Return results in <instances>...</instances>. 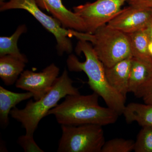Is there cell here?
I'll return each mask as SVG.
<instances>
[{
  "mask_svg": "<svg viewBox=\"0 0 152 152\" xmlns=\"http://www.w3.org/2000/svg\"><path fill=\"white\" fill-rule=\"evenodd\" d=\"M133 56L119 62L111 67H105L107 80L110 85L126 99Z\"/></svg>",
  "mask_w": 152,
  "mask_h": 152,
  "instance_id": "8fae6325",
  "label": "cell"
},
{
  "mask_svg": "<svg viewBox=\"0 0 152 152\" xmlns=\"http://www.w3.org/2000/svg\"><path fill=\"white\" fill-rule=\"evenodd\" d=\"M4 1V0H0V3Z\"/></svg>",
  "mask_w": 152,
  "mask_h": 152,
  "instance_id": "cb8c5ba5",
  "label": "cell"
},
{
  "mask_svg": "<svg viewBox=\"0 0 152 152\" xmlns=\"http://www.w3.org/2000/svg\"><path fill=\"white\" fill-rule=\"evenodd\" d=\"M133 57L152 63V57L148 51L149 42L148 28L129 34Z\"/></svg>",
  "mask_w": 152,
  "mask_h": 152,
  "instance_id": "2e32d148",
  "label": "cell"
},
{
  "mask_svg": "<svg viewBox=\"0 0 152 152\" xmlns=\"http://www.w3.org/2000/svg\"><path fill=\"white\" fill-rule=\"evenodd\" d=\"M75 51L78 55L83 53L86 61H80L75 55H69L66 61L69 70L85 72L88 79V83L90 88L103 99L107 107L119 115H122L126 99L109 84L104 66L96 54L92 44L88 41L80 40Z\"/></svg>",
  "mask_w": 152,
  "mask_h": 152,
  "instance_id": "6da1fadb",
  "label": "cell"
},
{
  "mask_svg": "<svg viewBox=\"0 0 152 152\" xmlns=\"http://www.w3.org/2000/svg\"><path fill=\"white\" fill-rule=\"evenodd\" d=\"M134 94L136 97L141 98L145 103L152 104V78L140 86Z\"/></svg>",
  "mask_w": 152,
  "mask_h": 152,
  "instance_id": "44dd1931",
  "label": "cell"
},
{
  "mask_svg": "<svg viewBox=\"0 0 152 152\" xmlns=\"http://www.w3.org/2000/svg\"><path fill=\"white\" fill-rule=\"evenodd\" d=\"M33 97L32 93H18L11 91L0 86V124L6 128L9 123V114L12 109L23 101Z\"/></svg>",
  "mask_w": 152,
  "mask_h": 152,
  "instance_id": "7c38bea8",
  "label": "cell"
},
{
  "mask_svg": "<svg viewBox=\"0 0 152 152\" xmlns=\"http://www.w3.org/2000/svg\"><path fill=\"white\" fill-rule=\"evenodd\" d=\"M26 63L10 55L0 56V77L6 86L16 83L24 71Z\"/></svg>",
  "mask_w": 152,
  "mask_h": 152,
  "instance_id": "9a60e30c",
  "label": "cell"
},
{
  "mask_svg": "<svg viewBox=\"0 0 152 152\" xmlns=\"http://www.w3.org/2000/svg\"><path fill=\"white\" fill-rule=\"evenodd\" d=\"M0 4L1 12L21 9L27 11L34 17L45 28L54 36L59 56H62L64 53L70 54L72 51V44L70 39L72 37H75L79 40L89 41L90 34L63 27L58 20L49 16L41 10L35 0H10L0 3Z\"/></svg>",
  "mask_w": 152,
  "mask_h": 152,
  "instance_id": "277c9868",
  "label": "cell"
},
{
  "mask_svg": "<svg viewBox=\"0 0 152 152\" xmlns=\"http://www.w3.org/2000/svg\"><path fill=\"white\" fill-rule=\"evenodd\" d=\"M60 69L52 64L39 72L26 70L16 82L15 86L33 94L35 101L45 96L51 88L58 77Z\"/></svg>",
  "mask_w": 152,
  "mask_h": 152,
  "instance_id": "ba28073f",
  "label": "cell"
},
{
  "mask_svg": "<svg viewBox=\"0 0 152 152\" xmlns=\"http://www.w3.org/2000/svg\"><path fill=\"white\" fill-rule=\"evenodd\" d=\"M99 97L94 92L88 95H67L61 103L49 111L48 115H54L61 125L96 124L103 126L115 124L119 115L108 107L100 106Z\"/></svg>",
  "mask_w": 152,
  "mask_h": 152,
  "instance_id": "7a4b0ae2",
  "label": "cell"
},
{
  "mask_svg": "<svg viewBox=\"0 0 152 152\" xmlns=\"http://www.w3.org/2000/svg\"><path fill=\"white\" fill-rule=\"evenodd\" d=\"M130 6L152 9V0H128Z\"/></svg>",
  "mask_w": 152,
  "mask_h": 152,
  "instance_id": "7402d4cb",
  "label": "cell"
},
{
  "mask_svg": "<svg viewBox=\"0 0 152 152\" xmlns=\"http://www.w3.org/2000/svg\"><path fill=\"white\" fill-rule=\"evenodd\" d=\"M148 51L151 56L152 57V41H149L148 44Z\"/></svg>",
  "mask_w": 152,
  "mask_h": 152,
  "instance_id": "603a6c76",
  "label": "cell"
},
{
  "mask_svg": "<svg viewBox=\"0 0 152 152\" xmlns=\"http://www.w3.org/2000/svg\"><path fill=\"white\" fill-rule=\"evenodd\" d=\"M128 0H96L74 7V12L86 25V33L94 34L99 28L107 24L121 10Z\"/></svg>",
  "mask_w": 152,
  "mask_h": 152,
  "instance_id": "52a82bcc",
  "label": "cell"
},
{
  "mask_svg": "<svg viewBox=\"0 0 152 152\" xmlns=\"http://www.w3.org/2000/svg\"><path fill=\"white\" fill-rule=\"evenodd\" d=\"M122 115L128 124L135 122L142 127H152V104L130 103L125 106Z\"/></svg>",
  "mask_w": 152,
  "mask_h": 152,
  "instance_id": "4fadbf2b",
  "label": "cell"
},
{
  "mask_svg": "<svg viewBox=\"0 0 152 152\" xmlns=\"http://www.w3.org/2000/svg\"><path fill=\"white\" fill-rule=\"evenodd\" d=\"M58 152H101L105 140L102 126L61 125Z\"/></svg>",
  "mask_w": 152,
  "mask_h": 152,
  "instance_id": "8992f818",
  "label": "cell"
},
{
  "mask_svg": "<svg viewBox=\"0 0 152 152\" xmlns=\"http://www.w3.org/2000/svg\"><path fill=\"white\" fill-rule=\"evenodd\" d=\"M38 6L50 13L64 28L86 32V28L83 19L75 12L69 10L62 0H35Z\"/></svg>",
  "mask_w": 152,
  "mask_h": 152,
  "instance_id": "30bf717a",
  "label": "cell"
},
{
  "mask_svg": "<svg viewBox=\"0 0 152 152\" xmlns=\"http://www.w3.org/2000/svg\"><path fill=\"white\" fill-rule=\"evenodd\" d=\"M135 152H152V127H142L134 142Z\"/></svg>",
  "mask_w": 152,
  "mask_h": 152,
  "instance_id": "ac0fdd59",
  "label": "cell"
},
{
  "mask_svg": "<svg viewBox=\"0 0 152 152\" xmlns=\"http://www.w3.org/2000/svg\"><path fill=\"white\" fill-rule=\"evenodd\" d=\"M73 83L65 69L45 96L35 102L30 100L24 108L15 107L11 111V117L21 124L22 127L26 129V134L33 135L41 120L48 116L49 111L56 107L60 100L67 95L80 94Z\"/></svg>",
  "mask_w": 152,
  "mask_h": 152,
  "instance_id": "3957f363",
  "label": "cell"
},
{
  "mask_svg": "<svg viewBox=\"0 0 152 152\" xmlns=\"http://www.w3.org/2000/svg\"><path fill=\"white\" fill-rule=\"evenodd\" d=\"M152 78V63L133 57L129 81V93L134 94L140 86Z\"/></svg>",
  "mask_w": 152,
  "mask_h": 152,
  "instance_id": "5bb4252c",
  "label": "cell"
},
{
  "mask_svg": "<svg viewBox=\"0 0 152 152\" xmlns=\"http://www.w3.org/2000/svg\"><path fill=\"white\" fill-rule=\"evenodd\" d=\"M152 22V9L130 5L122 9L107 25L129 34L148 28Z\"/></svg>",
  "mask_w": 152,
  "mask_h": 152,
  "instance_id": "9c48e42d",
  "label": "cell"
},
{
  "mask_svg": "<svg viewBox=\"0 0 152 152\" xmlns=\"http://www.w3.org/2000/svg\"><path fill=\"white\" fill-rule=\"evenodd\" d=\"M18 143L25 152H43L34 140L33 135L26 134L20 136L18 140Z\"/></svg>",
  "mask_w": 152,
  "mask_h": 152,
  "instance_id": "ffe728a7",
  "label": "cell"
},
{
  "mask_svg": "<svg viewBox=\"0 0 152 152\" xmlns=\"http://www.w3.org/2000/svg\"><path fill=\"white\" fill-rule=\"evenodd\" d=\"M133 140L115 138L105 142L101 152H130L134 151Z\"/></svg>",
  "mask_w": 152,
  "mask_h": 152,
  "instance_id": "d6986e66",
  "label": "cell"
},
{
  "mask_svg": "<svg viewBox=\"0 0 152 152\" xmlns=\"http://www.w3.org/2000/svg\"><path fill=\"white\" fill-rule=\"evenodd\" d=\"M91 43L95 53L106 67H111L132 56L130 42L127 34L106 24L99 28Z\"/></svg>",
  "mask_w": 152,
  "mask_h": 152,
  "instance_id": "5b68a950",
  "label": "cell"
},
{
  "mask_svg": "<svg viewBox=\"0 0 152 152\" xmlns=\"http://www.w3.org/2000/svg\"><path fill=\"white\" fill-rule=\"evenodd\" d=\"M27 27L25 25L19 26L15 33L10 37H0V56L10 55L22 60L26 63L28 60L25 55L20 52L18 47V42L20 36L26 32Z\"/></svg>",
  "mask_w": 152,
  "mask_h": 152,
  "instance_id": "e0dca14e",
  "label": "cell"
}]
</instances>
